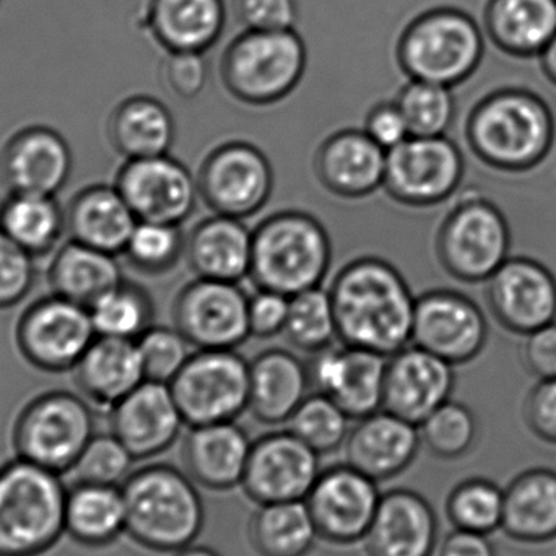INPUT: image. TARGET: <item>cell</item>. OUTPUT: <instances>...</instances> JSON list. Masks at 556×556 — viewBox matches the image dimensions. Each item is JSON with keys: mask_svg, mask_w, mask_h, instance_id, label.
Listing matches in <instances>:
<instances>
[{"mask_svg": "<svg viewBox=\"0 0 556 556\" xmlns=\"http://www.w3.org/2000/svg\"><path fill=\"white\" fill-rule=\"evenodd\" d=\"M466 160L447 136H410L389 150L386 160V194L405 207H433L459 191Z\"/></svg>", "mask_w": 556, "mask_h": 556, "instance_id": "obj_13", "label": "cell"}, {"mask_svg": "<svg viewBox=\"0 0 556 556\" xmlns=\"http://www.w3.org/2000/svg\"><path fill=\"white\" fill-rule=\"evenodd\" d=\"M97 337L88 307L54 293L29 303L15 326L20 356L51 375L74 371Z\"/></svg>", "mask_w": 556, "mask_h": 556, "instance_id": "obj_11", "label": "cell"}, {"mask_svg": "<svg viewBox=\"0 0 556 556\" xmlns=\"http://www.w3.org/2000/svg\"><path fill=\"white\" fill-rule=\"evenodd\" d=\"M172 556H222L214 548L205 547V545H188V547L181 548V551L175 552Z\"/></svg>", "mask_w": 556, "mask_h": 556, "instance_id": "obj_58", "label": "cell"}, {"mask_svg": "<svg viewBox=\"0 0 556 556\" xmlns=\"http://www.w3.org/2000/svg\"><path fill=\"white\" fill-rule=\"evenodd\" d=\"M110 410L111 433L136 460L168 451L186 425L169 384L162 382L143 381Z\"/></svg>", "mask_w": 556, "mask_h": 556, "instance_id": "obj_23", "label": "cell"}, {"mask_svg": "<svg viewBox=\"0 0 556 556\" xmlns=\"http://www.w3.org/2000/svg\"><path fill=\"white\" fill-rule=\"evenodd\" d=\"M319 457L290 430L263 434L251 444L241 490L256 505L303 502L323 470Z\"/></svg>", "mask_w": 556, "mask_h": 556, "instance_id": "obj_18", "label": "cell"}, {"mask_svg": "<svg viewBox=\"0 0 556 556\" xmlns=\"http://www.w3.org/2000/svg\"><path fill=\"white\" fill-rule=\"evenodd\" d=\"M343 447L349 466L375 482H388L402 476L417 459L420 431L417 425L382 408L356 420Z\"/></svg>", "mask_w": 556, "mask_h": 556, "instance_id": "obj_26", "label": "cell"}, {"mask_svg": "<svg viewBox=\"0 0 556 556\" xmlns=\"http://www.w3.org/2000/svg\"><path fill=\"white\" fill-rule=\"evenodd\" d=\"M126 534L156 554H175L204 531L205 505L191 477L168 464L130 473L121 485Z\"/></svg>", "mask_w": 556, "mask_h": 556, "instance_id": "obj_3", "label": "cell"}, {"mask_svg": "<svg viewBox=\"0 0 556 556\" xmlns=\"http://www.w3.org/2000/svg\"><path fill=\"white\" fill-rule=\"evenodd\" d=\"M98 337L134 340L153 326L155 303L146 288L124 278L88 307Z\"/></svg>", "mask_w": 556, "mask_h": 556, "instance_id": "obj_40", "label": "cell"}, {"mask_svg": "<svg viewBox=\"0 0 556 556\" xmlns=\"http://www.w3.org/2000/svg\"><path fill=\"white\" fill-rule=\"evenodd\" d=\"M114 186L126 199L137 220L179 225L189 220L198 207V176L166 155L126 160L117 172Z\"/></svg>", "mask_w": 556, "mask_h": 556, "instance_id": "obj_17", "label": "cell"}, {"mask_svg": "<svg viewBox=\"0 0 556 556\" xmlns=\"http://www.w3.org/2000/svg\"><path fill=\"white\" fill-rule=\"evenodd\" d=\"M556 123L547 101L521 87H505L480 98L466 123L470 152L489 168L528 173L554 149Z\"/></svg>", "mask_w": 556, "mask_h": 556, "instance_id": "obj_2", "label": "cell"}, {"mask_svg": "<svg viewBox=\"0 0 556 556\" xmlns=\"http://www.w3.org/2000/svg\"><path fill=\"white\" fill-rule=\"evenodd\" d=\"M307 368L316 392L332 399L352 420L382 410L388 356L330 345L314 353Z\"/></svg>", "mask_w": 556, "mask_h": 556, "instance_id": "obj_20", "label": "cell"}, {"mask_svg": "<svg viewBox=\"0 0 556 556\" xmlns=\"http://www.w3.org/2000/svg\"><path fill=\"white\" fill-rule=\"evenodd\" d=\"M185 257L198 278L240 283L250 277L253 231L241 218L214 214L189 231Z\"/></svg>", "mask_w": 556, "mask_h": 556, "instance_id": "obj_29", "label": "cell"}, {"mask_svg": "<svg viewBox=\"0 0 556 556\" xmlns=\"http://www.w3.org/2000/svg\"><path fill=\"white\" fill-rule=\"evenodd\" d=\"M94 417L84 395L49 391L23 405L12 428L16 457L51 472H71L88 441Z\"/></svg>", "mask_w": 556, "mask_h": 556, "instance_id": "obj_9", "label": "cell"}, {"mask_svg": "<svg viewBox=\"0 0 556 556\" xmlns=\"http://www.w3.org/2000/svg\"><path fill=\"white\" fill-rule=\"evenodd\" d=\"M185 250L186 237L179 225L139 220L123 254L137 273L160 277L178 266Z\"/></svg>", "mask_w": 556, "mask_h": 556, "instance_id": "obj_45", "label": "cell"}, {"mask_svg": "<svg viewBox=\"0 0 556 556\" xmlns=\"http://www.w3.org/2000/svg\"><path fill=\"white\" fill-rule=\"evenodd\" d=\"M169 389L188 427L237 421L250 405V363L237 350H198Z\"/></svg>", "mask_w": 556, "mask_h": 556, "instance_id": "obj_10", "label": "cell"}, {"mask_svg": "<svg viewBox=\"0 0 556 556\" xmlns=\"http://www.w3.org/2000/svg\"><path fill=\"white\" fill-rule=\"evenodd\" d=\"M72 241L119 256L137 225V217L116 186L81 189L65 208Z\"/></svg>", "mask_w": 556, "mask_h": 556, "instance_id": "obj_31", "label": "cell"}, {"mask_svg": "<svg viewBox=\"0 0 556 556\" xmlns=\"http://www.w3.org/2000/svg\"><path fill=\"white\" fill-rule=\"evenodd\" d=\"M225 0H147L143 28L168 52L207 54L224 36Z\"/></svg>", "mask_w": 556, "mask_h": 556, "instance_id": "obj_28", "label": "cell"}, {"mask_svg": "<svg viewBox=\"0 0 556 556\" xmlns=\"http://www.w3.org/2000/svg\"><path fill=\"white\" fill-rule=\"evenodd\" d=\"M248 541L260 556H307L319 535L303 500L257 505L248 522Z\"/></svg>", "mask_w": 556, "mask_h": 556, "instance_id": "obj_39", "label": "cell"}, {"mask_svg": "<svg viewBox=\"0 0 556 556\" xmlns=\"http://www.w3.org/2000/svg\"><path fill=\"white\" fill-rule=\"evenodd\" d=\"M363 130L386 152L401 146L412 136L407 121L395 101H381L366 114Z\"/></svg>", "mask_w": 556, "mask_h": 556, "instance_id": "obj_55", "label": "cell"}, {"mask_svg": "<svg viewBox=\"0 0 556 556\" xmlns=\"http://www.w3.org/2000/svg\"><path fill=\"white\" fill-rule=\"evenodd\" d=\"M394 101L401 108L412 136H446L456 119V98L453 88L446 85L408 80Z\"/></svg>", "mask_w": 556, "mask_h": 556, "instance_id": "obj_44", "label": "cell"}, {"mask_svg": "<svg viewBox=\"0 0 556 556\" xmlns=\"http://www.w3.org/2000/svg\"><path fill=\"white\" fill-rule=\"evenodd\" d=\"M482 307L456 290L434 288L417 296L412 343L453 366L473 362L489 343Z\"/></svg>", "mask_w": 556, "mask_h": 556, "instance_id": "obj_15", "label": "cell"}, {"mask_svg": "<svg viewBox=\"0 0 556 556\" xmlns=\"http://www.w3.org/2000/svg\"><path fill=\"white\" fill-rule=\"evenodd\" d=\"M381 495L378 482L349 464H337L320 470L304 503L319 541L349 547L365 539Z\"/></svg>", "mask_w": 556, "mask_h": 556, "instance_id": "obj_16", "label": "cell"}, {"mask_svg": "<svg viewBox=\"0 0 556 556\" xmlns=\"http://www.w3.org/2000/svg\"><path fill=\"white\" fill-rule=\"evenodd\" d=\"M233 13L244 29H294L300 18L298 0H233Z\"/></svg>", "mask_w": 556, "mask_h": 556, "instance_id": "obj_51", "label": "cell"}, {"mask_svg": "<svg viewBox=\"0 0 556 556\" xmlns=\"http://www.w3.org/2000/svg\"><path fill=\"white\" fill-rule=\"evenodd\" d=\"M108 139L124 160L166 155L176 140V121L159 98L132 94L108 117Z\"/></svg>", "mask_w": 556, "mask_h": 556, "instance_id": "obj_35", "label": "cell"}, {"mask_svg": "<svg viewBox=\"0 0 556 556\" xmlns=\"http://www.w3.org/2000/svg\"><path fill=\"white\" fill-rule=\"evenodd\" d=\"M136 343L146 381L169 384L192 355L191 343L176 327L153 324Z\"/></svg>", "mask_w": 556, "mask_h": 556, "instance_id": "obj_47", "label": "cell"}, {"mask_svg": "<svg viewBox=\"0 0 556 556\" xmlns=\"http://www.w3.org/2000/svg\"><path fill=\"white\" fill-rule=\"evenodd\" d=\"M290 296L274 290L256 288L248 303V324L251 337L256 339H273L283 333L287 326Z\"/></svg>", "mask_w": 556, "mask_h": 556, "instance_id": "obj_52", "label": "cell"}, {"mask_svg": "<svg viewBox=\"0 0 556 556\" xmlns=\"http://www.w3.org/2000/svg\"><path fill=\"white\" fill-rule=\"evenodd\" d=\"M388 152L363 129H340L317 147L313 172L329 194L346 201L369 198L384 185Z\"/></svg>", "mask_w": 556, "mask_h": 556, "instance_id": "obj_24", "label": "cell"}, {"mask_svg": "<svg viewBox=\"0 0 556 556\" xmlns=\"http://www.w3.org/2000/svg\"><path fill=\"white\" fill-rule=\"evenodd\" d=\"M72 372L80 395L108 408L146 381L137 343L113 337H97Z\"/></svg>", "mask_w": 556, "mask_h": 556, "instance_id": "obj_32", "label": "cell"}, {"mask_svg": "<svg viewBox=\"0 0 556 556\" xmlns=\"http://www.w3.org/2000/svg\"><path fill=\"white\" fill-rule=\"evenodd\" d=\"M522 365L538 381L556 379V320L522 337Z\"/></svg>", "mask_w": 556, "mask_h": 556, "instance_id": "obj_54", "label": "cell"}, {"mask_svg": "<svg viewBox=\"0 0 556 556\" xmlns=\"http://www.w3.org/2000/svg\"><path fill=\"white\" fill-rule=\"evenodd\" d=\"M253 441L237 421L189 427L181 460L192 482L211 492L241 486Z\"/></svg>", "mask_w": 556, "mask_h": 556, "instance_id": "obj_27", "label": "cell"}, {"mask_svg": "<svg viewBox=\"0 0 556 556\" xmlns=\"http://www.w3.org/2000/svg\"><path fill=\"white\" fill-rule=\"evenodd\" d=\"M250 294L235 281L198 278L173 301L175 327L195 350H237L250 339Z\"/></svg>", "mask_w": 556, "mask_h": 556, "instance_id": "obj_14", "label": "cell"}, {"mask_svg": "<svg viewBox=\"0 0 556 556\" xmlns=\"http://www.w3.org/2000/svg\"><path fill=\"white\" fill-rule=\"evenodd\" d=\"M65 532L88 548L116 542L126 532L121 486L75 482L65 498Z\"/></svg>", "mask_w": 556, "mask_h": 556, "instance_id": "obj_37", "label": "cell"}, {"mask_svg": "<svg viewBox=\"0 0 556 556\" xmlns=\"http://www.w3.org/2000/svg\"><path fill=\"white\" fill-rule=\"evenodd\" d=\"M454 388V366L410 343L388 358L382 408L418 427L450 401Z\"/></svg>", "mask_w": 556, "mask_h": 556, "instance_id": "obj_22", "label": "cell"}, {"mask_svg": "<svg viewBox=\"0 0 556 556\" xmlns=\"http://www.w3.org/2000/svg\"><path fill=\"white\" fill-rule=\"evenodd\" d=\"M283 333L294 349L311 355L339 340L329 290L316 287L290 296Z\"/></svg>", "mask_w": 556, "mask_h": 556, "instance_id": "obj_43", "label": "cell"}, {"mask_svg": "<svg viewBox=\"0 0 556 556\" xmlns=\"http://www.w3.org/2000/svg\"><path fill=\"white\" fill-rule=\"evenodd\" d=\"M503 505L502 486L483 477H470L453 486L444 509L454 529L490 535L502 529Z\"/></svg>", "mask_w": 556, "mask_h": 556, "instance_id": "obj_41", "label": "cell"}, {"mask_svg": "<svg viewBox=\"0 0 556 556\" xmlns=\"http://www.w3.org/2000/svg\"><path fill=\"white\" fill-rule=\"evenodd\" d=\"M522 418L538 440L556 446V379L532 386L522 404Z\"/></svg>", "mask_w": 556, "mask_h": 556, "instance_id": "obj_53", "label": "cell"}, {"mask_svg": "<svg viewBox=\"0 0 556 556\" xmlns=\"http://www.w3.org/2000/svg\"><path fill=\"white\" fill-rule=\"evenodd\" d=\"M490 535L454 529L438 542L433 556H496Z\"/></svg>", "mask_w": 556, "mask_h": 556, "instance_id": "obj_56", "label": "cell"}, {"mask_svg": "<svg viewBox=\"0 0 556 556\" xmlns=\"http://www.w3.org/2000/svg\"><path fill=\"white\" fill-rule=\"evenodd\" d=\"M329 293L343 345L388 358L410 345L417 296L394 264L356 257L336 274Z\"/></svg>", "mask_w": 556, "mask_h": 556, "instance_id": "obj_1", "label": "cell"}, {"mask_svg": "<svg viewBox=\"0 0 556 556\" xmlns=\"http://www.w3.org/2000/svg\"><path fill=\"white\" fill-rule=\"evenodd\" d=\"M306 68V42L296 29H243L225 48L218 74L238 103L264 108L290 97Z\"/></svg>", "mask_w": 556, "mask_h": 556, "instance_id": "obj_6", "label": "cell"}, {"mask_svg": "<svg viewBox=\"0 0 556 556\" xmlns=\"http://www.w3.org/2000/svg\"><path fill=\"white\" fill-rule=\"evenodd\" d=\"M2 205H3V201H0V215H2Z\"/></svg>", "mask_w": 556, "mask_h": 556, "instance_id": "obj_59", "label": "cell"}, {"mask_svg": "<svg viewBox=\"0 0 556 556\" xmlns=\"http://www.w3.org/2000/svg\"><path fill=\"white\" fill-rule=\"evenodd\" d=\"M123 280L117 256L72 240L58 248L48 269L51 293L84 307L93 306Z\"/></svg>", "mask_w": 556, "mask_h": 556, "instance_id": "obj_36", "label": "cell"}, {"mask_svg": "<svg viewBox=\"0 0 556 556\" xmlns=\"http://www.w3.org/2000/svg\"><path fill=\"white\" fill-rule=\"evenodd\" d=\"M352 418L327 395L316 392L304 399L290 420L288 430L296 434L319 456L336 453L345 446Z\"/></svg>", "mask_w": 556, "mask_h": 556, "instance_id": "obj_46", "label": "cell"}, {"mask_svg": "<svg viewBox=\"0 0 556 556\" xmlns=\"http://www.w3.org/2000/svg\"><path fill=\"white\" fill-rule=\"evenodd\" d=\"M434 253L457 281L485 283L511 256L508 218L486 195L467 189L441 220Z\"/></svg>", "mask_w": 556, "mask_h": 556, "instance_id": "obj_8", "label": "cell"}, {"mask_svg": "<svg viewBox=\"0 0 556 556\" xmlns=\"http://www.w3.org/2000/svg\"><path fill=\"white\" fill-rule=\"evenodd\" d=\"M72 169L71 146L52 127H23L0 150V181L9 194L58 195Z\"/></svg>", "mask_w": 556, "mask_h": 556, "instance_id": "obj_21", "label": "cell"}, {"mask_svg": "<svg viewBox=\"0 0 556 556\" xmlns=\"http://www.w3.org/2000/svg\"><path fill=\"white\" fill-rule=\"evenodd\" d=\"M198 186L199 195L214 214L247 220L269 204L276 175L260 147L247 140H227L205 155Z\"/></svg>", "mask_w": 556, "mask_h": 556, "instance_id": "obj_12", "label": "cell"}, {"mask_svg": "<svg viewBox=\"0 0 556 556\" xmlns=\"http://www.w3.org/2000/svg\"><path fill=\"white\" fill-rule=\"evenodd\" d=\"M330 263L329 231L307 212H276L253 230L250 278L256 288L293 296L323 287Z\"/></svg>", "mask_w": 556, "mask_h": 556, "instance_id": "obj_5", "label": "cell"}, {"mask_svg": "<svg viewBox=\"0 0 556 556\" xmlns=\"http://www.w3.org/2000/svg\"><path fill=\"white\" fill-rule=\"evenodd\" d=\"M539 61H541V68L545 77L548 78L551 84L556 85V33L539 55Z\"/></svg>", "mask_w": 556, "mask_h": 556, "instance_id": "obj_57", "label": "cell"}, {"mask_svg": "<svg viewBox=\"0 0 556 556\" xmlns=\"http://www.w3.org/2000/svg\"><path fill=\"white\" fill-rule=\"evenodd\" d=\"M421 446L440 460H459L472 453L479 440V420L463 402H444L418 425Z\"/></svg>", "mask_w": 556, "mask_h": 556, "instance_id": "obj_42", "label": "cell"}, {"mask_svg": "<svg viewBox=\"0 0 556 556\" xmlns=\"http://www.w3.org/2000/svg\"><path fill=\"white\" fill-rule=\"evenodd\" d=\"M58 473L16 457L0 467V556H41L65 532Z\"/></svg>", "mask_w": 556, "mask_h": 556, "instance_id": "obj_7", "label": "cell"}, {"mask_svg": "<svg viewBox=\"0 0 556 556\" xmlns=\"http://www.w3.org/2000/svg\"><path fill=\"white\" fill-rule=\"evenodd\" d=\"M208 68L205 54L168 52L162 64V81L166 90L181 100H194L207 87Z\"/></svg>", "mask_w": 556, "mask_h": 556, "instance_id": "obj_50", "label": "cell"}, {"mask_svg": "<svg viewBox=\"0 0 556 556\" xmlns=\"http://www.w3.org/2000/svg\"><path fill=\"white\" fill-rule=\"evenodd\" d=\"M309 389V368L300 356L283 349L264 350L250 363L248 410L269 427L288 424Z\"/></svg>", "mask_w": 556, "mask_h": 556, "instance_id": "obj_30", "label": "cell"}, {"mask_svg": "<svg viewBox=\"0 0 556 556\" xmlns=\"http://www.w3.org/2000/svg\"><path fill=\"white\" fill-rule=\"evenodd\" d=\"M485 31L473 16L456 7L425 10L402 28L395 61L408 80L457 87L482 64Z\"/></svg>", "mask_w": 556, "mask_h": 556, "instance_id": "obj_4", "label": "cell"}, {"mask_svg": "<svg viewBox=\"0 0 556 556\" xmlns=\"http://www.w3.org/2000/svg\"><path fill=\"white\" fill-rule=\"evenodd\" d=\"M485 300L500 326L525 337L556 320V277L541 261L509 256L485 281Z\"/></svg>", "mask_w": 556, "mask_h": 556, "instance_id": "obj_19", "label": "cell"}, {"mask_svg": "<svg viewBox=\"0 0 556 556\" xmlns=\"http://www.w3.org/2000/svg\"><path fill=\"white\" fill-rule=\"evenodd\" d=\"M482 28L513 58H539L556 33V0H486Z\"/></svg>", "mask_w": 556, "mask_h": 556, "instance_id": "obj_34", "label": "cell"}, {"mask_svg": "<svg viewBox=\"0 0 556 556\" xmlns=\"http://www.w3.org/2000/svg\"><path fill=\"white\" fill-rule=\"evenodd\" d=\"M438 542L437 511L424 495L408 489L382 493L363 539L368 556H433Z\"/></svg>", "mask_w": 556, "mask_h": 556, "instance_id": "obj_25", "label": "cell"}, {"mask_svg": "<svg viewBox=\"0 0 556 556\" xmlns=\"http://www.w3.org/2000/svg\"><path fill=\"white\" fill-rule=\"evenodd\" d=\"M0 231L39 260L61 247L67 218L55 195L9 194L2 205Z\"/></svg>", "mask_w": 556, "mask_h": 556, "instance_id": "obj_38", "label": "cell"}, {"mask_svg": "<svg viewBox=\"0 0 556 556\" xmlns=\"http://www.w3.org/2000/svg\"><path fill=\"white\" fill-rule=\"evenodd\" d=\"M134 460L129 450L113 433L94 434L71 472L75 482L119 486L132 473Z\"/></svg>", "mask_w": 556, "mask_h": 556, "instance_id": "obj_48", "label": "cell"}, {"mask_svg": "<svg viewBox=\"0 0 556 556\" xmlns=\"http://www.w3.org/2000/svg\"><path fill=\"white\" fill-rule=\"evenodd\" d=\"M505 492L502 531L519 544L541 545L556 539V472L534 467L518 473Z\"/></svg>", "mask_w": 556, "mask_h": 556, "instance_id": "obj_33", "label": "cell"}, {"mask_svg": "<svg viewBox=\"0 0 556 556\" xmlns=\"http://www.w3.org/2000/svg\"><path fill=\"white\" fill-rule=\"evenodd\" d=\"M35 257L0 231V309L22 303L36 281Z\"/></svg>", "mask_w": 556, "mask_h": 556, "instance_id": "obj_49", "label": "cell"}]
</instances>
